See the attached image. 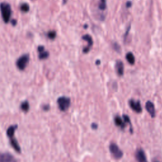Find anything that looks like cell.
Listing matches in <instances>:
<instances>
[{"instance_id":"1","label":"cell","mask_w":162,"mask_h":162,"mask_svg":"<svg viewBox=\"0 0 162 162\" xmlns=\"http://www.w3.org/2000/svg\"><path fill=\"white\" fill-rule=\"evenodd\" d=\"M0 11L2 19L5 23H8L10 20L11 16V8L10 4L3 2L0 4Z\"/></svg>"},{"instance_id":"2","label":"cell","mask_w":162,"mask_h":162,"mask_svg":"<svg viewBox=\"0 0 162 162\" xmlns=\"http://www.w3.org/2000/svg\"><path fill=\"white\" fill-rule=\"evenodd\" d=\"M110 153L115 160H120L124 156V153L120 149L118 146L115 143H112L109 146Z\"/></svg>"},{"instance_id":"3","label":"cell","mask_w":162,"mask_h":162,"mask_svg":"<svg viewBox=\"0 0 162 162\" xmlns=\"http://www.w3.org/2000/svg\"><path fill=\"white\" fill-rule=\"evenodd\" d=\"M30 60V56L28 54H24L19 57V59L16 62L17 67L20 70L23 71L24 70L25 68L27 66Z\"/></svg>"},{"instance_id":"4","label":"cell","mask_w":162,"mask_h":162,"mask_svg":"<svg viewBox=\"0 0 162 162\" xmlns=\"http://www.w3.org/2000/svg\"><path fill=\"white\" fill-rule=\"evenodd\" d=\"M57 103H58L59 109L62 112H66L70 106L71 101L70 99L66 97V96H62L58 98L57 100Z\"/></svg>"},{"instance_id":"5","label":"cell","mask_w":162,"mask_h":162,"mask_svg":"<svg viewBox=\"0 0 162 162\" xmlns=\"http://www.w3.org/2000/svg\"><path fill=\"white\" fill-rule=\"evenodd\" d=\"M129 104L131 107V108L135 112L137 113H141L142 112L143 108L141 106V104L140 101H136L134 100L131 99L129 101Z\"/></svg>"},{"instance_id":"6","label":"cell","mask_w":162,"mask_h":162,"mask_svg":"<svg viewBox=\"0 0 162 162\" xmlns=\"http://www.w3.org/2000/svg\"><path fill=\"white\" fill-rule=\"evenodd\" d=\"M0 162H17V160L9 153H0Z\"/></svg>"},{"instance_id":"7","label":"cell","mask_w":162,"mask_h":162,"mask_svg":"<svg viewBox=\"0 0 162 162\" xmlns=\"http://www.w3.org/2000/svg\"><path fill=\"white\" fill-rule=\"evenodd\" d=\"M135 157L137 162H148L147 160L145 152L142 148H138L136 153H135Z\"/></svg>"},{"instance_id":"8","label":"cell","mask_w":162,"mask_h":162,"mask_svg":"<svg viewBox=\"0 0 162 162\" xmlns=\"http://www.w3.org/2000/svg\"><path fill=\"white\" fill-rule=\"evenodd\" d=\"M82 38L83 40H84L88 43V46H86L85 48H84V50H83V53H84L86 54L89 52L90 50H91V47L92 46V45H93V41H92V37L89 34H86V35H83Z\"/></svg>"},{"instance_id":"9","label":"cell","mask_w":162,"mask_h":162,"mask_svg":"<svg viewBox=\"0 0 162 162\" xmlns=\"http://www.w3.org/2000/svg\"><path fill=\"white\" fill-rule=\"evenodd\" d=\"M146 110L148 113L151 115V118H155L156 116V112H155V108L153 103H152L151 101H148L146 103Z\"/></svg>"},{"instance_id":"10","label":"cell","mask_w":162,"mask_h":162,"mask_svg":"<svg viewBox=\"0 0 162 162\" xmlns=\"http://www.w3.org/2000/svg\"><path fill=\"white\" fill-rule=\"evenodd\" d=\"M114 122L116 126H117L122 131H124L126 127V124L124 122V120L119 115H116L114 117Z\"/></svg>"},{"instance_id":"11","label":"cell","mask_w":162,"mask_h":162,"mask_svg":"<svg viewBox=\"0 0 162 162\" xmlns=\"http://www.w3.org/2000/svg\"><path fill=\"white\" fill-rule=\"evenodd\" d=\"M115 68L118 76H122L124 74V66L121 60H118L116 62Z\"/></svg>"},{"instance_id":"12","label":"cell","mask_w":162,"mask_h":162,"mask_svg":"<svg viewBox=\"0 0 162 162\" xmlns=\"http://www.w3.org/2000/svg\"><path fill=\"white\" fill-rule=\"evenodd\" d=\"M9 138H10V143L11 146L13 147V149L15 150V151L17 153H21V148H20V145H19V143H18L17 139H15V138H14V136L10 137Z\"/></svg>"},{"instance_id":"13","label":"cell","mask_w":162,"mask_h":162,"mask_svg":"<svg viewBox=\"0 0 162 162\" xmlns=\"http://www.w3.org/2000/svg\"><path fill=\"white\" fill-rule=\"evenodd\" d=\"M17 128H18L17 125H13L10 126L7 131V134L8 137H10L14 136L15 132V131L17 129Z\"/></svg>"},{"instance_id":"14","label":"cell","mask_w":162,"mask_h":162,"mask_svg":"<svg viewBox=\"0 0 162 162\" xmlns=\"http://www.w3.org/2000/svg\"><path fill=\"white\" fill-rule=\"evenodd\" d=\"M126 60H127L129 64L132 65L135 64V57L131 52H129L127 53V55H126Z\"/></svg>"},{"instance_id":"15","label":"cell","mask_w":162,"mask_h":162,"mask_svg":"<svg viewBox=\"0 0 162 162\" xmlns=\"http://www.w3.org/2000/svg\"><path fill=\"white\" fill-rule=\"evenodd\" d=\"M122 118H123V120H124V121L126 124H129L130 125V132H131V134H133V126H132L131 121V119L129 118V116L127 115H125V114H124V115H123V116H122Z\"/></svg>"},{"instance_id":"16","label":"cell","mask_w":162,"mask_h":162,"mask_svg":"<svg viewBox=\"0 0 162 162\" xmlns=\"http://www.w3.org/2000/svg\"><path fill=\"white\" fill-rule=\"evenodd\" d=\"M30 108V105L29 103L27 101H24L22 102L20 104V109L22 110L23 112H27L29 110Z\"/></svg>"},{"instance_id":"17","label":"cell","mask_w":162,"mask_h":162,"mask_svg":"<svg viewBox=\"0 0 162 162\" xmlns=\"http://www.w3.org/2000/svg\"><path fill=\"white\" fill-rule=\"evenodd\" d=\"M20 10L22 11V12H28L30 10V7L29 4L26 3H22L20 6Z\"/></svg>"},{"instance_id":"18","label":"cell","mask_w":162,"mask_h":162,"mask_svg":"<svg viewBox=\"0 0 162 162\" xmlns=\"http://www.w3.org/2000/svg\"><path fill=\"white\" fill-rule=\"evenodd\" d=\"M50 56V53L48 52H47V51H44V52L39 53V58L40 60H45L48 58Z\"/></svg>"},{"instance_id":"19","label":"cell","mask_w":162,"mask_h":162,"mask_svg":"<svg viewBox=\"0 0 162 162\" xmlns=\"http://www.w3.org/2000/svg\"><path fill=\"white\" fill-rule=\"evenodd\" d=\"M47 37L51 40H54L56 37V32L55 31H50L47 33Z\"/></svg>"},{"instance_id":"20","label":"cell","mask_w":162,"mask_h":162,"mask_svg":"<svg viewBox=\"0 0 162 162\" xmlns=\"http://www.w3.org/2000/svg\"><path fill=\"white\" fill-rule=\"evenodd\" d=\"M106 8V0H100V3H99V8L101 10H104Z\"/></svg>"},{"instance_id":"21","label":"cell","mask_w":162,"mask_h":162,"mask_svg":"<svg viewBox=\"0 0 162 162\" xmlns=\"http://www.w3.org/2000/svg\"><path fill=\"white\" fill-rule=\"evenodd\" d=\"M113 48L114 49V50H115L116 52H119L120 49V47L119 45L116 43H113Z\"/></svg>"},{"instance_id":"22","label":"cell","mask_w":162,"mask_h":162,"mask_svg":"<svg viewBox=\"0 0 162 162\" xmlns=\"http://www.w3.org/2000/svg\"><path fill=\"white\" fill-rule=\"evenodd\" d=\"M91 127L92 128V129L96 130V129H98V124H96V123L93 122L91 124Z\"/></svg>"},{"instance_id":"23","label":"cell","mask_w":162,"mask_h":162,"mask_svg":"<svg viewBox=\"0 0 162 162\" xmlns=\"http://www.w3.org/2000/svg\"><path fill=\"white\" fill-rule=\"evenodd\" d=\"M43 110L44 111H46V112L49 111L50 110V106L49 104H44V105L43 106Z\"/></svg>"},{"instance_id":"24","label":"cell","mask_w":162,"mask_h":162,"mask_svg":"<svg viewBox=\"0 0 162 162\" xmlns=\"http://www.w3.org/2000/svg\"><path fill=\"white\" fill-rule=\"evenodd\" d=\"M37 51L39 53H41L44 51V47L43 46H39L37 48Z\"/></svg>"},{"instance_id":"25","label":"cell","mask_w":162,"mask_h":162,"mask_svg":"<svg viewBox=\"0 0 162 162\" xmlns=\"http://www.w3.org/2000/svg\"><path fill=\"white\" fill-rule=\"evenodd\" d=\"M10 23L13 26H15V25H17V20L15 19H12V20H11Z\"/></svg>"},{"instance_id":"26","label":"cell","mask_w":162,"mask_h":162,"mask_svg":"<svg viewBox=\"0 0 162 162\" xmlns=\"http://www.w3.org/2000/svg\"><path fill=\"white\" fill-rule=\"evenodd\" d=\"M130 29H131V26L129 27L128 29H127V31H126V32H125V35H124V37H125V39H126V37H127V35H128V34H129V32L130 31Z\"/></svg>"},{"instance_id":"27","label":"cell","mask_w":162,"mask_h":162,"mask_svg":"<svg viewBox=\"0 0 162 162\" xmlns=\"http://www.w3.org/2000/svg\"><path fill=\"white\" fill-rule=\"evenodd\" d=\"M131 6H132L131 1H127V3H126V7H127V8H131Z\"/></svg>"},{"instance_id":"28","label":"cell","mask_w":162,"mask_h":162,"mask_svg":"<svg viewBox=\"0 0 162 162\" xmlns=\"http://www.w3.org/2000/svg\"><path fill=\"white\" fill-rule=\"evenodd\" d=\"M154 162H159V161H154Z\"/></svg>"}]
</instances>
